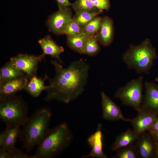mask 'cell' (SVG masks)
Returning a JSON list of instances; mask_svg holds the SVG:
<instances>
[{"mask_svg":"<svg viewBox=\"0 0 158 158\" xmlns=\"http://www.w3.org/2000/svg\"><path fill=\"white\" fill-rule=\"evenodd\" d=\"M51 62L55 74L52 78L47 76L49 87L45 91L44 100L68 104L76 99L83 93L87 84L89 65L81 59L72 62L66 68L56 59Z\"/></svg>","mask_w":158,"mask_h":158,"instance_id":"6da1fadb","label":"cell"},{"mask_svg":"<svg viewBox=\"0 0 158 158\" xmlns=\"http://www.w3.org/2000/svg\"><path fill=\"white\" fill-rule=\"evenodd\" d=\"M73 139L72 132L65 123L49 128L31 158L55 157L69 146Z\"/></svg>","mask_w":158,"mask_h":158,"instance_id":"7a4b0ae2","label":"cell"},{"mask_svg":"<svg viewBox=\"0 0 158 158\" xmlns=\"http://www.w3.org/2000/svg\"><path fill=\"white\" fill-rule=\"evenodd\" d=\"M51 116L50 110L43 108L27 118L22 126L19 138L26 151L32 150L42 140L49 129Z\"/></svg>","mask_w":158,"mask_h":158,"instance_id":"3957f363","label":"cell"},{"mask_svg":"<svg viewBox=\"0 0 158 158\" xmlns=\"http://www.w3.org/2000/svg\"><path fill=\"white\" fill-rule=\"evenodd\" d=\"M157 58L156 49L148 38L138 45L130 44L122 55L123 60L128 67L133 69L138 74H148L153 65L154 61Z\"/></svg>","mask_w":158,"mask_h":158,"instance_id":"277c9868","label":"cell"},{"mask_svg":"<svg viewBox=\"0 0 158 158\" xmlns=\"http://www.w3.org/2000/svg\"><path fill=\"white\" fill-rule=\"evenodd\" d=\"M28 111L27 106L20 96L0 100V118L6 127L22 126L28 117Z\"/></svg>","mask_w":158,"mask_h":158,"instance_id":"5b68a950","label":"cell"},{"mask_svg":"<svg viewBox=\"0 0 158 158\" xmlns=\"http://www.w3.org/2000/svg\"><path fill=\"white\" fill-rule=\"evenodd\" d=\"M143 82L142 76L132 80L118 88L114 97L119 99L123 104L132 107L138 111L140 109L143 99Z\"/></svg>","mask_w":158,"mask_h":158,"instance_id":"8992f818","label":"cell"},{"mask_svg":"<svg viewBox=\"0 0 158 158\" xmlns=\"http://www.w3.org/2000/svg\"><path fill=\"white\" fill-rule=\"evenodd\" d=\"M43 54L35 55L19 54L10 58L9 62L24 73L28 79L36 75L38 65L45 58Z\"/></svg>","mask_w":158,"mask_h":158,"instance_id":"52a82bcc","label":"cell"},{"mask_svg":"<svg viewBox=\"0 0 158 158\" xmlns=\"http://www.w3.org/2000/svg\"><path fill=\"white\" fill-rule=\"evenodd\" d=\"M72 18V12L69 7L59 9L48 16L46 25L50 32L60 35L63 28Z\"/></svg>","mask_w":158,"mask_h":158,"instance_id":"ba28073f","label":"cell"},{"mask_svg":"<svg viewBox=\"0 0 158 158\" xmlns=\"http://www.w3.org/2000/svg\"><path fill=\"white\" fill-rule=\"evenodd\" d=\"M101 96L102 117L103 119L111 121L122 120L130 122L131 119L126 118L123 116L119 107L105 92H102Z\"/></svg>","mask_w":158,"mask_h":158,"instance_id":"9c48e42d","label":"cell"},{"mask_svg":"<svg viewBox=\"0 0 158 158\" xmlns=\"http://www.w3.org/2000/svg\"><path fill=\"white\" fill-rule=\"evenodd\" d=\"M137 116L130 121L133 131L138 137L146 131H149L157 115L140 109Z\"/></svg>","mask_w":158,"mask_h":158,"instance_id":"30bf717a","label":"cell"},{"mask_svg":"<svg viewBox=\"0 0 158 158\" xmlns=\"http://www.w3.org/2000/svg\"><path fill=\"white\" fill-rule=\"evenodd\" d=\"M144 85L145 94L140 108L158 115V85L146 81Z\"/></svg>","mask_w":158,"mask_h":158,"instance_id":"8fae6325","label":"cell"},{"mask_svg":"<svg viewBox=\"0 0 158 158\" xmlns=\"http://www.w3.org/2000/svg\"><path fill=\"white\" fill-rule=\"evenodd\" d=\"M28 80L26 76H24L0 83V100L15 95L24 90Z\"/></svg>","mask_w":158,"mask_h":158,"instance_id":"7c38bea8","label":"cell"},{"mask_svg":"<svg viewBox=\"0 0 158 158\" xmlns=\"http://www.w3.org/2000/svg\"><path fill=\"white\" fill-rule=\"evenodd\" d=\"M150 134L145 133L139 136L135 142L138 158L155 157L154 140Z\"/></svg>","mask_w":158,"mask_h":158,"instance_id":"4fadbf2b","label":"cell"},{"mask_svg":"<svg viewBox=\"0 0 158 158\" xmlns=\"http://www.w3.org/2000/svg\"><path fill=\"white\" fill-rule=\"evenodd\" d=\"M102 125L98 124L96 131L88 138L87 142L92 148L90 152L82 157L83 158H107L103 150V134L101 131Z\"/></svg>","mask_w":158,"mask_h":158,"instance_id":"5bb4252c","label":"cell"},{"mask_svg":"<svg viewBox=\"0 0 158 158\" xmlns=\"http://www.w3.org/2000/svg\"><path fill=\"white\" fill-rule=\"evenodd\" d=\"M20 126L6 127V130L0 133V148L7 150L15 149V144L19 138L21 129Z\"/></svg>","mask_w":158,"mask_h":158,"instance_id":"9a60e30c","label":"cell"},{"mask_svg":"<svg viewBox=\"0 0 158 158\" xmlns=\"http://www.w3.org/2000/svg\"><path fill=\"white\" fill-rule=\"evenodd\" d=\"M114 30V22L111 18L107 16L102 17L101 26L97 34L100 43L104 46L110 45L113 41Z\"/></svg>","mask_w":158,"mask_h":158,"instance_id":"2e32d148","label":"cell"},{"mask_svg":"<svg viewBox=\"0 0 158 158\" xmlns=\"http://www.w3.org/2000/svg\"><path fill=\"white\" fill-rule=\"evenodd\" d=\"M42 49V53L45 56L48 55L55 58L60 63H63L61 59V54L64 51L63 47L58 45L49 35H47L38 41Z\"/></svg>","mask_w":158,"mask_h":158,"instance_id":"e0dca14e","label":"cell"},{"mask_svg":"<svg viewBox=\"0 0 158 158\" xmlns=\"http://www.w3.org/2000/svg\"><path fill=\"white\" fill-rule=\"evenodd\" d=\"M47 76L46 74L44 78H38L36 75L33 76L29 79L24 90L34 97H38L43 91H46L49 87L48 85H44Z\"/></svg>","mask_w":158,"mask_h":158,"instance_id":"ac0fdd59","label":"cell"},{"mask_svg":"<svg viewBox=\"0 0 158 158\" xmlns=\"http://www.w3.org/2000/svg\"><path fill=\"white\" fill-rule=\"evenodd\" d=\"M138 137L133 130L128 129L116 137L112 144L111 149L113 151H116L118 149L133 144Z\"/></svg>","mask_w":158,"mask_h":158,"instance_id":"d6986e66","label":"cell"},{"mask_svg":"<svg viewBox=\"0 0 158 158\" xmlns=\"http://www.w3.org/2000/svg\"><path fill=\"white\" fill-rule=\"evenodd\" d=\"M24 76H26L23 72L15 68L8 62L0 68V83Z\"/></svg>","mask_w":158,"mask_h":158,"instance_id":"ffe728a7","label":"cell"},{"mask_svg":"<svg viewBox=\"0 0 158 158\" xmlns=\"http://www.w3.org/2000/svg\"><path fill=\"white\" fill-rule=\"evenodd\" d=\"M91 36L83 33L78 35L67 36V44L72 50L82 54L84 44Z\"/></svg>","mask_w":158,"mask_h":158,"instance_id":"44dd1931","label":"cell"},{"mask_svg":"<svg viewBox=\"0 0 158 158\" xmlns=\"http://www.w3.org/2000/svg\"><path fill=\"white\" fill-rule=\"evenodd\" d=\"M98 42L97 34L90 36L84 44L82 54L92 56L97 54L100 50Z\"/></svg>","mask_w":158,"mask_h":158,"instance_id":"7402d4cb","label":"cell"},{"mask_svg":"<svg viewBox=\"0 0 158 158\" xmlns=\"http://www.w3.org/2000/svg\"><path fill=\"white\" fill-rule=\"evenodd\" d=\"M102 11L97 10L76 13L72 20L83 27L95 17L100 14Z\"/></svg>","mask_w":158,"mask_h":158,"instance_id":"603a6c76","label":"cell"},{"mask_svg":"<svg viewBox=\"0 0 158 158\" xmlns=\"http://www.w3.org/2000/svg\"><path fill=\"white\" fill-rule=\"evenodd\" d=\"M114 158H137L138 156L134 144L117 150Z\"/></svg>","mask_w":158,"mask_h":158,"instance_id":"cb8c5ba5","label":"cell"},{"mask_svg":"<svg viewBox=\"0 0 158 158\" xmlns=\"http://www.w3.org/2000/svg\"><path fill=\"white\" fill-rule=\"evenodd\" d=\"M102 18L97 16L83 27L84 33L90 35H96L101 26Z\"/></svg>","mask_w":158,"mask_h":158,"instance_id":"d4e9b609","label":"cell"},{"mask_svg":"<svg viewBox=\"0 0 158 158\" xmlns=\"http://www.w3.org/2000/svg\"><path fill=\"white\" fill-rule=\"evenodd\" d=\"M71 6L75 13L99 10L90 0H76L71 4Z\"/></svg>","mask_w":158,"mask_h":158,"instance_id":"484cf974","label":"cell"},{"mask_svg":"<svg viewBox=\"0 0 158 158\" xmlns=\"http://www.w3.org/2000/svg\"><path fill=\"white\" fill-rule=\"evenodd\" d=\"M83 33V27L72 19L63 28L61 32V35L65 34L67 36H72Z\"/></svg>","mask_w":158,"mask_h":158,"instance_id":"4316f807","label":"cell"},{"mask_svg":"<svg viewBox=\"0 0 158 158\" xmlns=\"http://www.w3.org/2000/svg\"><path fill=\"white\" fill-rule=\"evenodd\" d=\"M0 158H31V156L25 154L21 150L16 148L12 150L0 148Z\"/></svg>","mask_w":158,"mask_h":158,"instance_id":"83f0119b","label":"cell"},{"mask_svg":"<svg viewBox=\"0 0 158 158\" xmlns=\"http://www.w3.org/2000/svg\"><path fill=\"white\" fill-rule=\"evenodd\" d=\"M94 6L97 9L102 11H108L110 7L109 0H90Z\"/></svg>","mask_w":158,"mask_h":158,"instance_id":"f1b7e54d","label":"cell"},{"mask_svg":"<svg viewBox=\"0 0 158 158\" xmlns=\"http://www.w3.org/2000/svg\"><path fill=\"white\" fill-rule=\"evenodd\" d=\"M59 9L71 6V3L69 0H56Z\"/></svg>","mask_w":158,"mask_h":158,"instance_id":"f546056e","label":"cell"},{"mask_svg":"<svg viewBox=\"0 0 158 158\" xmlns=\"http://www.w3.org/2000/svg\"><path fill=\"white\" fill-rule=\"evenodd\" d=\"M149 131H158V115L154 121Z\"/></svg>","mask_w":158,"mask_h":158,"instance_id":"4dcf8cb0","label":"cell"},{"mask_svg":"<svg viewBox=\"0 0 158 158\" xmlns=\"http://www.w3.org/2000/svg\"><path fill=\"white\" fill-rule=\"evenodd\" d=\"M149 132L154 140L158 142V131H149Z\"/></svg>","mask_w":158,"mask_h":158,"instance_id":"1f68e13d","label":"cell"},{"mask_svg":"<svg viewBox=\"0 0 158 158\" xmlns=\"http://www.w3.org/2000/svg\"><path fill=\"white\" fill-rule=\"evenodd\" d=\"M155 157L158 158V142L154 141Z\"/></svg>","mask_w":158,"mask_h":158,"instance_id":"d6a6232c","label":"cell"},{"mask_svg":"<svg viewBox=\"0 0 158 158\" xmlns=\"http://www.w3.org/2000/svg\"><path fill=\"white\" fill-rule=\"evenodd\" d=\"M155 80L156 81H157V82H158V77H157L155 79Z\"/></svg>","mask_w":158,"mask_h":158,"instance_id":"836d02e7","label":"cell"}]
</instances>
